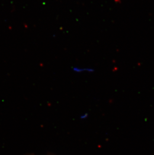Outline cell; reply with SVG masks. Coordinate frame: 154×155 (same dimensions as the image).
<instances>
[{"label":"cell","mask_w":154,"mask_h":155,"mask_svg":"<svg viewBox=\"0 0 154 155\" xmlns=\"http://www.w3.org/2000/svg\"><path fill=\"white\" fill-rule=\"evenodd\" d=\"M73 71L77 73H80L83 72H93L95 70L91 68H80L78 67H75L73 68Z\"/></svg>","instance_id":"1"}]
</instances>
